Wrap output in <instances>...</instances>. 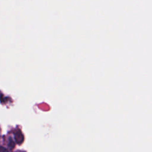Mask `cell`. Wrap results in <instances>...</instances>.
Here are the masks:
<instances>
[{
  "label": "cell",
  "mask_w": 152,
  "mask_h": 152,
  "mask_svg": "<svg viewBox=\"0 0 152 152\" xmlns=\"http://www.w3.org/2000/svg\"><path fill=\"white\" fill-rule=\"evenodd\" d=\"M7 151V150L3 147H0V151Z\"/></svg>",
  "instance_id": "6da1fadb"
}]
</instances>
